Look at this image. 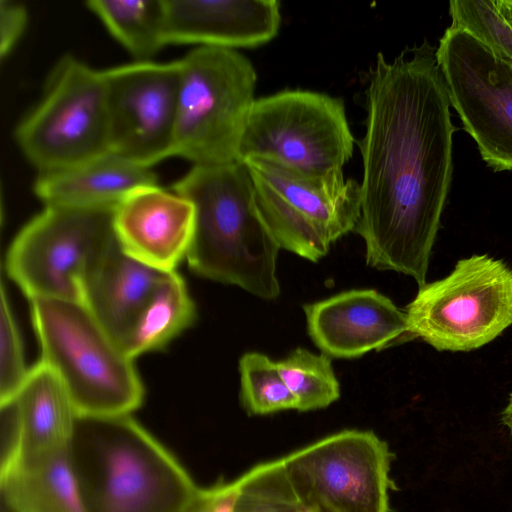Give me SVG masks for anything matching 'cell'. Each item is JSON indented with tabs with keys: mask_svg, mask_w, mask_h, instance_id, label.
<instances>
[{
	"mask_svg": "<svg viewBox=\"0 0 512 512\" xmlns=\"http://www.w3.org/2000/svg\"><path fill=\"white\" fill-rule=\"evenodd\" d=\"M156 183L151 168L107 152L63 169L37 174L33 190L44 205L114 208L137 187Z\"/></svg>",
	"mask_w": 512,
	"mask_h": 512,
	"instance_id": "ac0fdd59",
	"label": "cell"
},
{
	"mask_svg": "<svg viewBox=\"0 0 512 512\" xmlns=\"http://www.w3.org/2000/svg\"><path fill=\"white\" fill-rule=\"evenodd\" d=\"M392 459L387 443L364 430L331 434L281 458L314 512H390Z\"/></svg>",
	"mask_w": 512,
	"mask_h": 512,
	"instance_id": "8fae6325",
	"label": "cell"
},
{
	"mask_svg": "<svg viewBox=\"0 0 512 512\" xmlns=\"http://www.w3.org/2000/svg\"><path fill=\"white\" fill-rule=\"evenodd\" d=\"M363 176L354 229L366 264L426 283L453 172L456 131L436 58L424 41L392 61L380 52L365 90Z\"/></svg>",
	"mask_w": 512,
	"mask_h": 512,
	"instance_id": "6da1fadb",
	"label": "cell"
},
{
	"mask_svg": "<svg viewBox=\"0 0 512 512\" xmlns=\"http://www.w3.org/2000/svg\"><path fill=\"white\" fill-rule=\"evenodd\" d=\"M27 10L17 1H0V56L6 57L23 35L27 25Z\"/></svg>",
	"mask_w": 512,
	"mask_h": 512,
	"instance_id": "83f0119b",
	"label": "cell"
},
{
	"mask_svg": "<svg viewBox=\"0 0 512 512\" xmlns=\"http://www.w3.org/2000/svg\"><path fill=\"white\" fill-rule=\"evenodd\" d=\"M103 74L110 152L146 168L172 157L179 61H135Z\"/></svg>",
	"mask_w": 512,
	"mask_h": 512,
	"instance_id": "4fadbf2b",
	"label": "cell"
},
{
	"mask_svg": "<svg viewBox=\"0 0 512 512\" xmlns=\"http://www.w3.org/2000/svg\"><path fill=\"white\" fill-rule=\"evenodd\" d=\"M342 99L306 90H285L256 99L239 161L262 158L307 174L342 170L353 153Z\"/></svg>",
	"mask_w": 512,
	"mask_h": 512,
	"instance_id": "30bf717a",
	"label": "cell"
},
{
	"mask_svg": "<svg viewBox=\"0 0 512 512\" xmlns=\"http://www.w3.org/2000/svg\"><path fill=\"white\" fill-rule=\"evenodd\" d=\"M14 136L37 174L110 152L103 70L63 56L50 71L39 101L18 122Z\"/></svg>",
	"mask_w": 512,
	"mask_h": 512,
	"instance_id": "ba28073f",
	"label": "cell"
},
{
	"mask_svg": "<svg viewBox=\"0 0 512 512\" xmlns=\"http://www.w3.org/2000/svg\"><path fill=\"white\" fill-rule=\"evenodd\" d=\"M266 227L285 249L318 262L331 245L354 231L360 217V185L342 170L307 174L262 158L242 161Z\"/></svg>",
	"mask_w": 512,
	"mask_h": 512,
	"instance_id": "8992f818",
	"label": "cell"
},
{
	"mask_svg": "<svg viewBox=\"0 0 512 512\" xmlns=\"http://www.w3.org/2000/svg\"><path fill=\"white\" fill-rule=\"evenodd\" d=\"M168 44L256 47L281 23L277 0H165Z\"/></svg>",
	"mask_w": 512,
	"mask_h": 512,
	"instance_id": "2e32d148",
	"label": "cell"
},
{
	"mask_svg": "<svg viewBox=\"0 0 512 512\" xmlns=\"http://www.w3.org/2000/svg\"><path fill=\"white\" fill-rule=\"evenodd\" d=\"M69 454L86 512H185L199 489L131 415L78 416Z\"/></svg>",
	"mask_w": 512,
	"mask_h": 512,
	"instance_id": "3957f363",
	"label": "cell"
},
{
	"mask_svg": "<svg viewBox=\"0 0 512 512\" xmlns=\"http://www.w3.org/2000/svg\"><path fill=\"white\" fill-rule=\"evenodd\" d=\"M451 106L494 171H512V59L449 27L436 48Z\"/></svg>",
	"mask_w": 512,
	"mask_h": 512,
	"instance_id": "7c38bea8",
	"label": "cell"
},
{
	"mask_svg": "<svg viewBox=\"0 0 512 512\" xmlns=\"http://www.w3.org/2000/svg\"><path fill=\"white\" fill-rule=\"evenodd\" d=\"M0 487L14 512H86L69 448L1 468Z\"/></svg>",
	"mask_w": 512,
	"mask_h": 512,
	"instance_id": "ffe728a7",
	"label": "cell"
},
{
	"mask_svg": "<svg viewBox=\"0 0 512 512\" xmlns=\"http://www.w3.org/2000/svg\"><path fill=\"white\" fill-rule=\"evenodd\" d=\"M41 358L59 376L78 416L131 415L144 386L130 358L81 302L30 301Z\"/></svg>",
	"mask_w": 512,
	"mask_h": 512,
	"instance_id": "277c9868",
	"label": "cell"
},
{
	"mask_svg": "<svg viewBox=\"0 0 512 512\" xmlns=\"http://www.w3.org/2000/svg\"><path fill=\"white\" fill-rule=\"evenodd\" d=\"M238 496L236 479L199 487L185 512H234Z\"/></svg>",
	"mask_w": 512,
	"mask_h": 512,
	"instance_id": "4316f807",
	"label": "cell"
},
{
	"mask_svg": "<svg viewBox=\"0 0 512 512\" xmlns=\"http://www.w3.org/2000/svg\"><path fill=\"white\" fill-rule=\"evenodd\" d=\"M236 482L234 512H314L298 497L281 458L252 467Z\"/></svg>",
	"mask_w": 512,
	"mask_h": 512,
	"instance_id": "cb8c5ba5",
	"label": "cell"
},
{
	"mask_svg": "<svg viewBox=\"0 0 512 512\" xmlns=\"http://www.w3.org/2000/svg\"><path fill=\"white\" fill-rule=\"evenodd\" d=\"M313 343L330 358L352 359L388 347L407 335L406 313L374 289L344 291L305 304Z\"/></svg>",
	"mask_w": 512,
	"mask_h": 512,
	"instance_id": "9a60e30c",
	"label": "cell"
},
{
	"mask_svg": "<svg viewBox=\"0 0 512 512\" xmlns=\"http://www.w3.org/2000/svg\"><path fill=\"white\" fill-rule=\"evenodd\" d=\"M1 512H14L11 508H9L6 504L1 502Z\"/></svg>",
	"mask_w": 512,
	"mask_h": 512,
	"instance_id": "f546056e",
	"label": "cell"
},
{
	"mask_svg": "<svg viewBox=\"0 0 512 512\" xmlns=\"http://www.w3.org/2000/svg\"><path fill=\"white\" fill-rule=\"evenodd\" d=\"M179 61L173 156L193 165L239 161L256 71L235 49L198 46Z\"/></svg>",
	"mask_w": 512,
	"mask_h": 512,
	"instance_id": "5b68a950",
	"label": "cell"
},
{
	"mask_svg": "<svg viewBox=\"0 0 512 512\" xmlns=\"http://www.w3.org/2000/svg\"><path fill=\"white\" fill-rule=\"evenodd\" d=\"M172 188L195 209L186 258L191 271L264 300L276 299L280 247L260 216L246 166L192 165Z\"/></svg>",
	"mask_w": 512,
	"mask_h": 512,
	"instance_id": "7a4b0ae2",
	"label": "cell"
},
{
	"mask_svg": "<svg viewBox=\"0 0 512 512\" xmlns=\"http://www.w3.org/2000/svg\"><path fill=\"white\" fill-rule=\"evenodd\" d=\"M197 316L195 303L184 278L169 273L156 287L127 331L118 341L132 359L161 350L189 328Z\"/></svg>",
	"mask_w": 512,
	"mask_h": 512,
	"instance_id": "44dd1931",
	"label": "cell"
},
{
	"mask_svg": "<svg viewBox=\"0 0 512 512\" xmlns=\"http://www.w3.org/2000/svg\"><path fill=\"white\" fill-rule=\"evenodd\" d=\"M16 438L11 455L1 468L69 448L78 414L59 376L45 362L29 368L13 399Z\"/></svg>",
	"mask_w": 512,
	"mask_h": 512,
	"instance_id": "e0dca14e",
	"label": "cell"
},
{
	"mask_svg": "<svg viewBox=\"0 0 512 512\" xmlns=\"http://www.w3.org/2000/svg\"><path fill=\"white\" fill-rule=\"evenodd\" d=\"M239 373L240 400L248 414L297 410V400L286 385L278 363L265 354H243L239 360Z\"/></svg>",
	"mask_w": 512,
	"mask_h": 512,
	"instance_id": "d4e9b609",
	"label": "cell"
},
{
	"mask_svg": "<svg viewBox=\"0 0 512 512\" xmlns=\"http://www.w3.org/2000/svg\"><path fill=\"white\" fill-rule=\"evenodd\" d=\"M194 224L191 201L158 183L137 187L113 211V229L120 248L164 273L175 272L187 258Z\"/></svg>",
	"mask_w": 512,
	"mask_h": 512,
	"instance_id": "5bb4252c",
	"label": "cell"
},
{
	"mask_svg": "<svg viewBox=\"0 0 512 512\" xmlns=\"http://www.w3.org/2000/svg\"><path fill=\"white\" fill-rule=\"evenodd\" d=\"M404 311L410 338L438 351L481 348L512 325V269L486 254L460 259L420 286Z\"/></svg>",
	"mask_w": 512,
	"mask_h": 512,
	"instance_id": "9c48e42d",
	"label": "cell"
},
{
	"mask_svg": "<svg viewBox=\"0 0 512 512\" xmlns=\"http://www.w3.org/2000/svg\"><path fill=\"white\" fill-rule=\"evenodd\" d=\"M86 6L136 61H149L168 45L165 0H90Z\"/></svg>",
	"mask_w": 512,
	"mask_h": 512,
	"instance_id": "7402d4cb",
	"label": "cell"
},
{
	"mask_svg": "<svg viewBox=\"0 0 512 512\" xmlns=\"http://www.w3.org/2000/svg\"><path fill=\"white\" fill-rule=\"evenodd\" d=\"M502 422L512 433V393L508 403L502 412Z\"/></svg>",
	"mask_w": 512,
	"mask_h": 512,
	"instance_id": "f1b7e54d",
	"label": "cell"
},
{
	"mask_svg": "<svg viewBox=\"0 0 512 512\" xmlns=\"http://www.w3.org/2000/svg\"><path fill=\"white\" fill-rule=\"evenodd\" d=\"M0 303V404H4L15 399L29 368L26 367L23 341L3 282Z\"/></svg>",
	"mask_w": 512,
	"mask_h": 512,
	"instance_id": "484cf974",
	"label": "cell"
},
{
	"mask_svg": "<svg viewBox=\"0 0 512 512\" xmlns=\"http://www.w3.org/2000/svg\"><path fill=\"white\" fill-rule=\"evenodd\" d=\"M168 274L130 257L117 242L88 274L82 303L118 343Z\"/></svg>",
	"mask_w": 512,
	"mask_h": 512,
	"instance_id": "d6986e66",
	"label": "cell"
},
{
	"mask_svg": "<svg viewBox=\"0 0 512 512\" xmlns=\"http://www.w3.org/2000/svg\"><path fill=\"white\" fill-rule=\"evenodd\" d=\"M277 363L297 400L298 411L322 409L340 397V384L329 356L298 347Z\"/></svg>",
	"mask_w": 512,
	"mask_h": 512,
	"instance_id": "603a6c76",
	"label": "cell"
},
{
	"mask_svg": "<svg viewBox=\"0 0 512 512\" xmlns=\"http://www.w3.org/2000/svg\"><path fill=\"white\" fill-rule=\"evenodd\" d=\"M114 208L44 205L13 239L6 256L8 276L30 301L82 303L88 274L117 244Z\"/></svg>",
	"mask_w": 512,
	"mask_h": 512,
	"instance_id": "52a82bcc",
	"label": "cell"
}]
</instances>
